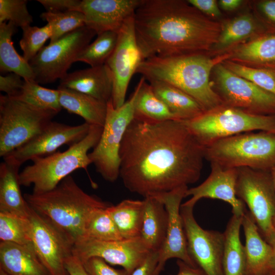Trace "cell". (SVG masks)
Returning <instances> with one entry per match:
<instances>
[{
	"instance_id": "39",
	"label": "cell",
	"mask_w": 275,
	"mask_h": 275,
	"mask_svg": "<svg viewBox=\"0 0 275 275\" xmlns=\"http://www.w3.org/2000/svg\"><path fill=\"white\" fill-rule=\"evenodd\" d=\"M222 63L235 74L275 95V70L249 67L229 60Z\"/></svg>"
},
{
	"instance_id": "50",
	"label": "cell",
	"mask_w": 275,
	"mask_h": 275,
	"mask_svg": "<svg viewBox=\"0 0 275 275\" xmlns=\"http://www.w3.org/2000/svg\"><path fill=\"white\" fill-rule=\"evenodd\" d=\"M242 3L241 0H220L218 4L224 11H232L239 8Z\"/></svg>"
},
{
	"instance_id": "15",
	"label": "cell",
	"mask_w": 275,
	"mask_h": 275,
	"mask_svg": "<svg viewBox=\"0 0 275 275\" xmlns=\"http://www.w3.org/2000/svg\"><path fill=\"white\" fill-rule=\"evenodd\" d=\"M28 217L32 244L41 262L51 275H69L65 261L73 255L74 244L31 207Z\"/></svg>"
},
{
	"instance_id": "43",
	"label": "cell",
	"mask_w": 275,
	"mask_h": 275,
	"mask_svg": "<svg viewBox=\"0 0 275 275\" xmlns=\"http://www.w3.org/2000/svg\"><path fill=\"white\" fill-rule=\"evenodd\" d=\"M256 16L269 32L275 34V0H262L256 3Z\"/></svg>"
},
{
	"instance_id": "19",
	"label": "cell",
	"mask_w": 275,
	"mask_h": 275,
	"mask_svg": "<svg viewBox=\"0 0 275 275\" xmlns=\"http://www.w3.org/2000/svg\"><path fill=\"white\" fill-rule=\"evenodd\" d=\"M210 167V173L204 181L187 189L186 197L191 198L184 203L195 206L203 198L218 199L231 205L233 214L243 215L246 205L236 195L237 169L224 168L214 163Z\"/></svg>"
},
{
	"instance_id": "18",
	"label": "cell",
	"mask_w": 275,
	"mask_h": 275,
	"mask_svg": "<svg viewBox=\"0 0 275 275\" xmlns=\"http://www.w3.org/2000/svg\"><path fill=\"white\" fill-rule=\"evenodd\" d=\"M187 185L155 196L164 204L168 213V225L166 238L159 251L155 275H159L169 259L177 258L192 267L197 265L190 256L180 213L181 202L186 197Z\"/></svg>"
},
{
	"instance_id": "16",
	"label": "cell",
	"mask_w": 275,
	"mask_h": 275,
	"mask_svg": "<svg viewBox=\"0 0 275 275\" xmlns=\"http://www.w3.org/2000/svg\"><path fill=\"white\" fill-rule=\"evenodd\" d=\"M90 128L86 122L71 126L52 121L32 139L4 156V160L20 167L28 160L56 152L63 145L69 147L79 142Z\"/></svg>"
},
{
	"instance_id": "28",
	"label": "cell",
	"mask_w": 275,
	"mask_h": 275,
	"mask_svg": "<svg viewBox=\"0 0 275 275\" xmlns=\"http://www.w3.org/2000/svg\"><path fill=\"white\" fill-rule=\"evenodd\" d=\"M144 211L140 237L148 249L159 251L163 244L168 225V213L155 197L145 198Z\"/></svg>"
},
{
	"instance_id": "40",
	"label": "cell",
	"mask_w": 275,
	"mask_h": 275,
	"mask_svg": "<svg viewBox=\"0 0 275 275\" xmlns=\"http://www.w3.org/2000/svg\"><path fill=\"white\" fill-rule=\"evenodd\" d=\"M21 29L22 36L19 45L23 51L22 57L29 62L44 47L45 42L50 39L52 29L48 24L42 27L29 25Z\"/></svg>"
},
{
	"instance_id": "21",
	"label": "cell",
	"mask_w": 275,
	"mask_h": 275,
	"mask_svg": "<svg viewBox=\"0 0 275 275\" xmlns=\"http://www.w3.org/2000/svg\"><path fill=\"white\" fill-rule=\"evenodd\" d=\"M113 77L106 64L67 73L59 87L73 90L105 103L112 101Z\"/></svg>"
},
{
	"instance_id": "32",
	"label": "cell",
	"mask_w": 275,
	"mask_h": 275,
	"mask_svg": "<svg viewBox=\"0 0 275 275\" xmlns=\"http://www.w3.org/2000/svg\"><path fill=\"white\" fill-rule=\"evenodd\" d=\"M109 214L124 239L140 237L144 201L126 199L108 207Z\"/></svg>"
},
{
	"instance_id": "9",
	"label": "cell",
	"mask_w": 275,
	"mask_h": 275,
	"mask_svg": "<svg viewBox=\"0 0 275 275\" xmlns=\"http://www.w3.org/2000/svg\"><path fill=\"white\" fill-rule=\"evenodd\" d=\"M58 113L1 95L0 156L3 158L32 139Z\"/></svg>"
},
{
	"instance_id": "34",
	"label": "cell",
	"mask_w": 275,
	"mask_h": 275,
	"mask_svg": "<svg viewBox=\"0 0 275 275\" xmlns=\"http://www.w3.org/2000/svg\"><path fill=\"white\" fill-rule=\"evenodd\" d=\"M109 206L92 212L86 221L82 239L114 241L124 239L109 214Z\"/></svg>"
},
{
	"instance_id": "38",
	"label": "cell",
	"mask_w": 275,
	"mask_h": 275,
	"mask_svg": "<svg viewBox=\"0 0 275 275\" xmlns=\"http://www.w3.org/2000/svg\"><path fill=\"white\" fill-rule=\"evenodd\" d=\"M40 17L51 28L52 33L50 42L86 26L85 16L79 11L60 13L46 11L41 14Z\"/></svg>"
},
{
	"instance_id": "41",
	"label": "cell",
	"mask_w": 275,
	"mask_h": 275,
	"mask_svg": "<svg viewBox=\"0 0 275 275\" xmlns=\"http://www.w3.org/2000/svg\"><path fill=\"white\" fill-rule=\"evenodd\" d=\"M26 0H0V23L9 21L21 28L30 25L33 17L27 8Z\"/></svg>"
},
{
	"instance_id": "54",
	"label": "cell",
	"mask_w": 275,
	"mask_h": 275,
	"mask_svg": "<svg viewBox=\"0 0 275 275\" xmlns=\"http://www.w3.org/2000/svg\"><path fill=\"white\" fill-rule=\"evenodd\" d=\"M269 275H275V274H269Z\"/></svg>"
},
{
	"instance_id": "22",
	"label": "cell",
	"mask_w": 275,
	"mask_h": 275,
	"mask_svg": "<svg viewBox=\"0 0 275 275\" xmlns=\"http://www.w3.org/2000/svg\"><path fill=\"white\" fill-rule=\"evenodd\" d=\"M242 227L245 238L244 275H269L272 246L261 235L247 209L242 215Z\"/></svg>"
},
{
	"instance_id": "29",
	"label": "cell",
	"mask_w": 275,
	"mask_h": 275,
	"mask_svg": "<svg viewBox=\"0 0 275 275\" xmlns=\"http://www.w3.org/2000/svg\"><path fill=\"white\" fill-rule=\"evenodd\" d=\"M148 82L156 95L178 120H191L205 112L196 100L180 89L161 81Z\"/></svg>"
},
{
	"instance_id": "42",
	"label": "cell",
	"mask_w": 275,
	"mask_h": 275,
	"mask_svg": "<svg viewBox=\"0 0 275 275\" xmlns=\"http://www.w3.org/2000/svg\"><path fill=\"white\" fill-rule=\"evenodd\" d=\"M89 275H130L124 269H116L99 257H91L82 262Z\"/></svg>"
},
{
	"instance_id": "6",
	"label": "cell",
	"mask_w": 275,
	"mask_h": 275,
	"mask_svg": "<svg viewBox=\"0 0 275 275\" xmlns=\"http://www.w3.org/2000/svg\"><path fill=\"white\" fill-rule=\"evenodd\" d=\"M205 159L224 168L270 171L275 166V133L252 131L221 139L205 147Z\"/></svg>"
},
{
	"instance_id": "27",
	"label": "cell",
	"mask_w": 275,
	"mask_h": 275,
	"mask_svg": "<svg viewBox=\"0 0 275 275\" xmlns=\"http://www.w3.org/2000/svg\"><path fill=\"white\" fill-rule=\"evenodd\" d=\"M62 108L70 114L82 117L90 125L103 127L107 103L90 95L67 88L58 87Z\"/></svg>"
},
{
	"instance_id": "23",
	"label": "cell",
	"mask_w": 275,
	"mask_h": 275,
	"mask_svg": "<svg viewBox=\"0 0 275 275\" xmlns=\"http://www.w3.org/2000/svg\"><path fill=\"white\" fill-rule=\"evenodd\" d=\"M271 34L256 17L246 13L222 24L221 32L209 54L214 56L230 51L245 39Z\"/></svg>"
},
{
	"instance_id": "1",
	"label": "cell",
	"mask_w": 275,
	"mask_h": 275,
	"mask_svg": "<svg viewBox=\"0 0 275 275\" xmlns=\"http://www.w3.org/2000/svg\"><path fill=\"white\" fill-rule=\"evenodd\" d=\"M205 150L183 121L133 119L120 147L119 177L144 198L169 192L200 179Z\"/></svg>"
},
{
	"instance_id": "24",
	"label": "cell",
	"mask_w": 275,
	"mask_h": 275,
	"mask_svg": "<svg viewBox=\"0 0 275 275\" xmlns=\"http://www.w3.org/2000/svg\"><path fill=\"white\" fill-rule=\"evenodd\" d=\"M0 269L10 275H51L33 246L0 242Z\"/></svg>"
},
{
	"instance_id": "33",
	"label": "cell",
	"mask_w": 275,
	"mask_h": 275,
	"mask_svg": "<svg viewBox=\"0 0 275 275\" xmlns=\"http://www.w3.org/2000/svg\"><path fill=\"white\" fill-rule=\"evenodd\" d=\"M134 103V119L150 122L178 120L156 95L150 84L141 76Z\"/></svg>"
},
{
	"instance_id": "45",
	"label": "cell",
	"mask_w": 275,
	"mask_h": 275,
	"mask_svg": "<svg viewBox=\"0 0 275 275\" xmlns=\"http://www.w3.org/2000/svg\"><path fill=\"white\" fill-rule=\"evenodd\" d=\"M37 1L44 7L46 12L53 13L79 11L81 2L79 0H38Z\"/></svg>"
},
{
	"instance_id": "26",
	"label": "cell",
	"mask_w": 275,
	"mask_h": 275,
	"mask_svg": "<svg viewBox=\"0 0 275 275\" xmlns=\"http://www.w3.org/2000/svg\"><path fill=\"white\" fill-rule=\"evenodd\" d=\"M20 167L6 160L0 164V212L27 217L30 207L21 193Z\"/></svg>"
},
{
	"instance_id": "8",
	"label": "cell",
	"mask_w": 275,
	"mask_h": 275,
	"mask_svg": "<svg viewBox=\"0 0 275 275\" xmlns=\"http://www.w3.org/2000/svg\"><path fill=\"white\" fill-rule=\"evenodd\" d=\"M139 87L138 82L130 98L120 107L115 108L112 101L107 103L105 121L100 138L88 154L96 171L108 182H115L119 177L120 147L127 128L134 119V103Z\"/></svg>"
},
{
	"instance_id": "47",
	"label": "cell",
	"mask_w": 275,
	"mask_h": 275,
	"mask_svg": "<svg viewBox=\"0 0 275 275\" xmlns=\"http://www.w3.org/2000/svg\"><path fill=\"white\" fill-rule=\"evenodd\" d=\"M189 4L209 18H218L222 13L215 0H188Z\"/></svg>"
},
{
	"instance_id": "14",
	"label": "cell",
	"mask_w": 275,
	"mask_h": 275,
	"mask_svg": "<svg viewBox=\"0 0 275 275\" xmlns=\"http://www.w3.org/2000/svg\"><path fill=\"white\" fill-rule=\"evenodd\" d=\"M134 15L125 22L118 32L116 47L105 63L113 77L112 102L116 108L125 103L130 81L145 60L136 39Z\"/></svg>"
},
{
	"instance_id": "35",
	"label": "cell",
	"mask_w": 275,
	"mask_h": 275,
	"mask_svg": "<svg viewBox=\"0 0 275 275\" xmlns=\"http://www.w3.org/2000/svg\"><path fill=\"white\" fill-rule=\"evenodd\" d=\"M38 108L59 113L62 108L59 101V91L43 87L35 81L24 80L19 94L12 97Z\"/></svg>"
},
{
	"instance_id": "53",
	"label": "cell",
	"mask_w": 275,
	"mask_h": 275,
	"mask_svg": "<svg viewBox=\"0 0 275 275\" xmlns=\"http://www.w3.org/2000/svg\"><path fill=\"white\" fill-rule=\"evenodd\" d=\"M0 275H10V274H9L8 273L6 272L5 271H4L2 269H0Z\"/></svg>"
},
{
	"instance_id": "2",
	"label": "cell",
	"mask_w": 275,
	"mask_h": 275,
	"mask_svg": "<svg viewBox=\"0 0 275 275\" xmlns=\"http://www.w3.org/2000/svg\"><path fill=\"white\" fill-rule=\"evenodd\" d=\"M134 21L136 41L145 60L209 53L223 24L182 0H142Z\"/></svg>"
},
{
	"instance_id": "3",
	"label": "cell",
	"mask_w": 275,
	"mask_h": 275,
	"mask_svg": "<svg viewBox=\"0 0 275 275\" xmlns=\"http://www.w3.org/2000/svg\"><path fill=\"white\" fill-rule=\"evenodd\" d=\"M230 57V51L212 57L205 53L154 56L145 59L135 74L141 75L148 82L161 81L180 89L207 111L224 104L213 90L210 76L216 65Z\"/></svg>"
},
{
	"instance_id": "46",
	"label": "cell",
	"mask_w": 275,
	"mask_h": 275,
	"mask_svg": "<svg viewBox=\"0 0 275 275\" xmlns=\"http://www.w3.org/2000/svg\"><path fill=\"white\" fill-rule=\"evenodd\" d=\"M159 255V251H150L130 275H155Z\"/></svg>"
},
{
	"instance_id": "51",
	"label": "cell",
	"mask_w": 275,
	"mask_h": 275,
	"mask_svg": "<svg viewBox=\"0 0 275 275\" xmlns=\"http://www.w3.org/2000/svg\"><path fill=\"white\" fill-rule=\"evenodd\" d=\"M271 245L272 251L269 265V274H275V241Z\"/></svg>"
},
{
	"instance_id": "36",
	"label": "cell",
	"mask_w": 275,
	"mask_h": 275,
	"mask_svg": "<svg viewBox=\"0 0 275 275\" xmlns=\"http://www.w3.org/2000/svg\"><path fill=\"white\" fill-rule=\"evenodd\" d=\"M118 32L108 31L97 35L78 55L75 62L95 67L104 64L117 45Z\"/></svg>"
},
{
	"instance_id": "30",
	"label": "cell",
	"mask_w": 275,
	"mask_h": 275,
	"mask_svg": "<svg viewBox=\"0 0 275 275\" xmlns=\"http://www.w3.org/2000/svg\"><path fill=\"white\" fill-rule=\"evenodd\" d=\"M242 215L233 214L224 232L223 265L225 275H244L245 256L240 231Z\"/></svg>"
},
{
	"instance_id": "49",
	"label": "cell",
	"mask_w": 275,
	"mask_h": 275,
	"mask_svg": "<svg viewBox=\"0 0 275 275\" xmlns=\"http://www.w3.org/2000/svg\"><path fill=\"white\" fill-rule=\"evenodd\" d=\"M177 265L178 270L176 275H207L200 267H192L181 260H178Z\"/></svg>"
},
{
	"instance_id": "52",
	"label": "cell",
	"mask_w": 275,
	"mask_h": 275,
	"mask_svg": "<svg viewBox=\"0 0 275 275\" xmlns=\"http://www.w3.org/2000/svg\"><path fill=\"white\" fill-rule=\"evenodd\" d=\"M270 173L272 177L275 189V166L271 169V170L270 171ZM273 225L275 228V215L273 218Z\"/></svg>"
},
{
	"instance_id": "37",
	"label": "cell",
	"mask_w": 275,
	"mask_h": 275,
	"mask_svg": "<svg viewBox=\"0 0 275 275\" xmlns=\"http://www.w3.org/2000/svg\"><path fill=\"white\" fill-rule=\"evenodd\" d=\"M0 239L1 241L33 246L28 217L0 212Z\"/></svg>"
},
{
	"instance_id": "31",
	"label": "cell",
	"mask_w": 275,
	"mask_h": 275,
	"mask_svg": "<svg viewBox=\"0 0 275 275\" xmlns=\"http://www.w3.org/2000/svg\"><path fill=\"white\" fill-rule=\"evenodd\" d=\"M12 23H0V70L5 73L13 72L24 80L35 81V75L29 64L15 50L12 37L17 30Z\"/></svg>"
},
{
	"instance_id": "25",
	"label": "cell",
	"mask_w": 275,
	"mask_h": 275,
	"mask_svg": "<svg viewBox=\"0 0 275 275\" xmlns=\"http://www.w3.org/2000/svg\"><path fill=\"white\" fill-rule=\"evenodd\" d=\"M230 51L229 60L249 67L275 70V34L257 37Z\"/></svg>"
},
{
	"instance_id": "4",
	"label": "cell",
	"mask_w": 275,
	"mask_h": 275,
	"mask_svg": "<svg viewBox=\"0 0 275 275\" xmlns=\"http://www.w3.org/2000/svg\"><path fill=\"white\" fill-rule=\"evenodd\" d=\"M29 206L62 232L74 245L83 238L87 219L95 210L111 205L84 191L71 175L48 191L24 194Z\"/></svg>"
},
{
	"instance_id": "12",
	"label": "cell",
	"mask_w": 275,
	"mask_h": 275,
	"mask_svg": "<svg viewBox=\"0 0 275 275\" xmlns=\"http://www.w3.org/2000/svg\"><path fill=\"white\" fill-rule=\"evenodd\" d=\"M212 71V88L224 104L255 114L275 115V95L235 74L222 63Z\"/></svg>"
},
{
	"instance_id": "7",
	"label": "cell",
	"mask_w": 275,
	"mask_h": 275,
	"mask_svg": "<svg viewBox=\"0 0 275 275\" xmlns=\"http://www.w3.org/2000/svg\"><path fill=\"white\" fill-rule=\"evenodd\" d=\"M183 121L205 147L221 139L242 133L256 130L275 133V115L255 114L225 104Z\"/></svg>"
},
{
	"instance_id": "13",
	"label": "cell",
	"mask_w": 275,
	"mask_h": 275,
	"mask_svg": "<svg viewBox=\"0 0 275 275\" xmlns=\"http://www.w3.org/2000/svg\"><path fill=\"white\" fill-rule=\"evenodd\" d=\"M194 208L184 203L180 207L188 253L207 275H225L223 265L224 234L203 229L195 218Z\"/></svg>"
},
{
	"instance_id": "44",
	"label": "cell",
	"mask_w": 275,
	"mask_h": 275,
	"mask_svg": "<svg viewBox=\"0 0 275 275\" xmlns=\"http://www.w3.org/2000/svg\"><path fill=\"white\" fill-rule=\"evenodd\" d=\"M18 74L10 72L0 76V90L10 97H15L20 92L24 79Z\"/></svg>"
},
{
	"instance_id": "48",
	"label": "cell",
	"mask_w": 275,
	"mask_h": 275,
	"mask_svg": "<svg viewBox=\"0 0 275 275\" xmlns=\"http://www.w3.org/2000/svg\"><path fill=\"white\" fill-rule=\"evenodd\" d=\"M65 267L69 275H89L82 262L74 255L66 260Z\"/></svg>"
},
{
	"instance_id": "5",
	"label": "cell",
	"mask_w": 275,
	"mask_h": 275,
	"mask_svg": "<svg viewBox=\"0 0 275 275\" xmlns=\"http://www.w3.org/2000/svg\"><path fill=\"white\" fill-rule=\"evenodd\" d=\"M102 130L103 127L90 125L86 136L66 150L33 159L32 164L19 172L20 185H32V193L40 194L55 188L73 171L87 170L92 163L88 152L98 143Z\"/></svg>"
},
{
	"instance_id": "10",
	"label": "cell",
	"mask_w": 275,
	"mask_h": 275,
	"mask_svg": "<svg viewBox=\"0 0 275 275\" xmlns=\"http://www.w3.org/2000/svg\"><path fill=\"white\" fill-rule=\"evenodd\" d=\"M236 195L249 209L264 239L275 241V189L270 171L237 168Z\"/></svg>"
},
{
	"instance_id": "11",
	"label": "cell",
	"mask_w": 275,
	"mask_h": 275,
	"mask_svg": "<svg viewBox=\"0 0 275 275\" xmlns=\"http://www.w3.org/2000/svg\"><path fill=\"white\" fill-rule=\"evenodd\" d=\"M96 35L84 26L44 46L29 62L35 81L48 84L64 78L79 53Z\"/></svg>"
},
{
	"instance_id": "20",
	"label": "cell",
	"mask_w": 275,
	"mask_h": 275,
	"mask_svg": "<svg viewBox=\"0 0 275 275\" xmlns=\"http://www.w3.org/2000/svg\"><path fill=\"white\" fill-rule=\"evenodd\" d=\"M142 0H82L79 11L85 16L86 26L97 35L118 32L125 22L134 15Z\"/></svg>"
},
{
	"instance_id": "17",
	"label": "cell",
	"mask_w": 275,
	"mask_h": 275,
	"mask_svg": "<svg viewBox=\"0 0 275 275\" xmlns=\"http://www.w3.org/2000/svg\"><path fill=\"white\" fill-rule=\"evenodd\" d=\"M150 251L141 237L114 241L83 239L74 244L73 254L82 262L99 257L113 265L122 266L130 274Z\"/></svg>"
}]
</instances>
